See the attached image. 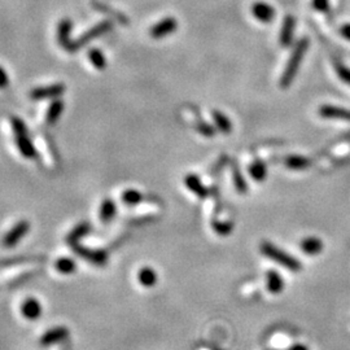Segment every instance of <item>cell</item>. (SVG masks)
Instances as JSON below:
<instances>
[{"label":"cell","mask_w":350,"mask_h":350,"mask_svg":"<svg viewBox=\"0 0 350 350\" xmlns=\"http://www.w3.org/2000/svg\"><path fill=\"white\" fill-rule=\"evenodd\" d=\"M309 44L310 41L306 36H305V38H301L295 44L292 55H290L289 60H288L287 63V66H285L284 71H283L282 78H280V87L282 88H288L290 86V83L295 81L298 69H300V64L304 60L305 53H306L307 48H309Z\"/></svg>","instance_id":"cell-1"},{"label":"cell","mask_w":350,"mask_h":350,"mask_svg":"<svg viewBox=\"0 0 350 350\" xmlns=\"http://www.w3.org/2000/svg\"><path fill=\"white\" fill-rule=\"evenodd\" d=\"M260 250L265 257L270 258L271 261L277 262L278 265L283 266V267L288 268V270L293 271V273L300 271L302 268L301 262H300L297 258L288 255V253L284 252L283 249L278 248L277 245H274V244L268 243V241H263V243L261 244Z\"/></svg>","instance_id":"cell-2"},{"label":"cell","mask_w":350,"mask_h":350,"mask_svg":"<svg viewBox=\"0 0 350 350\" xmlns=\"http://www.w3.org/2000/svg\"><path fill=\"white\" fill-rule=\"evenodd\" d=\"M178 29V21L174 17H166L157 22L153 28L151 29V36L154 39H162L169 36Z\"/></svg>","instance_id":"cell-3"},{"label":"cell","mask_w":350,"mask_h":350,"mask_svg":"<svg viewBox=\"0 0 350 350\" xmlns=\"http://www.w3.org/2000/svg\"><path fill=\"white\" fill-rule=\"evenodd\" d=\"M29 230H30V224H29V222L26 221L18 222V223H17L16 226H14V227L6 235V238H4L3 240L4 245H6L7 248H13L14 245L18 244V241L21 240L24 236H26Z\"/></svg>","instance_id":"cell-4"},{"label":"cell","mask_w":350,"mask_h":350,"mask_svg":"<svg viewBox=\"0 0 350 350\" xmlns=\"http://www.w3.org/2000/svg\"><path fill=\"white\" fill-rule=\"evenodd\" d=\"M73 249L75 250L78 256H81L85 260L90 261L91 263L98 266H104L108 261V255L107 252L104 250H88V249H85L83 246L78 245V244H73Z\"/></svg>","instance_id":"cell-5"},{"label":"cell","mask_w":350,"mask_h":350,"mask_svg":"<svg viewBox=\"0 0 350 350\" xmlns=\"http://www.w3.org/2000/svg\"><path fill=\"white\" fill-rule=\"evenodd\" d=\"M319 115L326 120H339L350 122V109L335 107V105H322L318 110Z\"/></svg>","instance_id":"cell-6"},{"label":"cell","mask_w":350,"mask_h":350,"mask_svg":"<svg viewBox=\"0 0 350 350\" xmlns=\"http://www.w3.org/2000/svg\"><path fill=\"white\" fill-rule=\"evenodd\" d=\"M112 28H113L112 22H109V21L102 22L100 25H98V26L91 29L88 33H86L82 38H80V41L73 43V51H75V49H78L80 47H82L83 44H86L87 42L92 41V39H95V38H99V36H102L103 34L108 33L109 30H112Z\"/></svg>","instance_id":"cell-7"},{"label":"cell","mask_w":350,"mask_h":350,"mask_svg":"<svg viewBox=\"0 0 350 350\" xmlns=\"http://www.w3.org/2000/svg\"><path fill=\"white\" fill-rule=\"evenodd\" d=\"M65 92L64 85H51L47 87L34 88L30 92V98L34 100H43V99H55Z\"/></svg>","instance_id":"cell-8"},{"label":"cell","mask_w":350,"mask_h":350,"mask_svg":"<svg viewBox=\"0 0 350 350\" xmlns=\"http://www.w3.org/2000/svg\"><path fill=\"white\" fill-rule=\"evenodd\" d=\"M252 14L261 22H271L274 18H275V14H277V11L274 7H271L270 4L265 3V2H256L255 4L252 6Z\"/></svg>","instance_id":"cell-9"},{"label":"cell","mask_w":350,"mask_h":350,"mask_svg":"<svg viewBox=\"0 0 350 350\" xmlns=\"http://www.w3.org/2000/svg\"><path fill=\"white\" fill-rule=\"evenodd\" d=\"M69 329L66 327H55L47 331L43 336L41 337V345L42 346H51L53 344L64 341L68 339Z\"/></svg>","instance_id":"cell-10"},{"label":"cell","mask_w":350,"mask_h":350,"mask_svg":"<svg viewBox=\"0 0 350 350\" xmlns=\"http://www.w3.org/2000/svg\"><path fill=\"white\" fill-rule=\"evenodd\" d=\"M296 29V18L290 14L285 16L284 21H283L282 29H280L279 42L283 47H289L292 44L293 35H295Z\"/></svg>","instance_id":"cell-11"},{"label":"cell","mask_w":350,"mask_h":350,"mask_svg":"<svg viewBox=\"0 0 350 350\" xmlns=\"http://www.w3.org/2000/svg\"><path fill=\"white\" fill-rule=\"evenodd\" d=\"M300 248H301L302 252L307 256H318L322 253L323 248H324V244L320 239L315 238V236H309V238H305L304 240L300 244Z\"/></svg>","instance_id":"cell-12"},{"label":"cell","mask_w":350,"mask_h":350,"mask_svg":"<svg viewBox=\"0 0 350 350\" xmlns=\"http://www.w3.org/2000/svg\"><path fill=\"white\" fill-rule=\"evenodd\" d=\"M21 313L26 319L35 320L41 317L42 306L38 300H35V298H28L21 305Z\"/></svg>","instance_id":"cell-13"},{"label":"cell","mask_w":350,"mask_h":350,"mask_svg":"<svg viewBox=\"0 0 350 350\" xmlns=\"http://www.w3.org/2000/svg\"><path fill=\"white\" fill-rule=\"evenodd\" d=\"M16 142H17V147H18L22 156H25L26 159H34V157H35V154H36L35 148H34L31 140L29 139L28 132L16 135Z\"/></svg>","instance_id":"cell-14"},{"label":"cell","mask_w":350,"mask_h":350,"mask_svg":"<svg viewBox=\"0 0 350 350\" xmlns=\"http://www.w3.org/2000/svg\"><path fill=\"white\" fill-rule=\"evenodd\" d=\"M266 283H267V289L273 295H278L284 289V280L280 277L279 273L275 270H268L266 274Z\"/></svg>","instance_id":"cell-15"},{"label":"cell","mask_w":350,"mask_h":350,"mask_svg":"<svg viewBox=\"0 0 350 350\" xmlns=\"http://www.w3.org/2000/svg\"><path fill=\"white\" fill-rule=\"evenodd\" d=\"M70 30H71V21L70 20H63L59 25V42L61 46L68 51H71L73 48V42L70 41Z\"/></svg>","instance_id":"cell-16"},{"label":"cell","mask_w":350,"mask_h":350,"mask_svg":"<svg viewBox=\"0 0 350 350\" xmlns=\"http://www.w3.org/2000/svg\"><path fill=\"white\" fill-rule=\"evenodd\" d=\"M184 184H186L187 188H188L191 192H193L196 196L205 197L206 195H208V189H206V187L201 183V181H200L197 175H195V174L186 175V178H184Z\"/></svg>","instance_id":"cell-17"},{"label":"cell","mask_w":350,"mask_h":350,"mask_svg":"<svg viewBox=\"0 0 350 350\" xmlns=\"http://www.w3.org/2000/svg\"><path fill=\"white\" fill-rule=\"evenodd\" d=\"M138 278H139V282L143 287L151 288L154 287L157 283V274L156 271L151 267H143L142 270L139 271Z\"/></svg>","instance_id":"cell-18"},{"label":"cell","mask_w":350,"mask_h":350,"mask_svg":"<svg viewBox=\"0 0 350 350\" xmlns=\"http://www.w3.org/2000/svg\"><path fill=\"white\" fill-rule=\"evenodd\" d=\"M213 120L216 123V127L223 134H228V132L232 131V123L228 120V117H226V114H223L219 110H213Z\"/></svg>","instance_id":"cell-19"},{"label":"cell","mask_w":350,"mask_h":350,"mask_svg":"<svg viewBox=\"0 0 350 350\" xmlns=\"http://www.w3.org/2000/svg\"><path fill=\"white\" fill-rule=\"evenodd\" d=\"M284 164L290 170H304L310 165V160L307 157L298 156V154H290L285 159Z\"/></svg>","instance_id":"cell-20"},{"label":"cell","mask_w":350,"mask_h":350,"mask_svg":"<svg viewBox=\"0 0 350 350\" xmlns=\"http://www.w3.org/2000/svg\"><path fill=\"white\" fill-rule=\"evenodd\" d=\"M249 174L256 182H263L267 175V166L263 161L257 160L249 167Z\"/></svg>","instance_id":"cell-21"},{"label":"cell","mask_w":350,"mask_h":350,"mask_svg":"<svg viewBox=\"0 0 350 350\" xmlns=\"http://www.w3.org/2000/svg\"><path fill=\"white\" fill-rule=\"evenodd\" d=\"M64 110V104L60 100H55V102L51 104V107L48 108V112H47V123L48 125H53V123L57 122V120L60 118L61 113Z\"/></svg>","instance_id":"cell-22"},{"label":"cell","mask_w":350,"mask_h":350,"mask_svg":"<svg viewBox=\"0 0 350 350\" xmlns=\"http://www.w3.org/2000/svg\"><path fill=\"white\" fill-rule=\"evenodd\" d=\"M114 216H115V204L113 203L112 200H109V199L105 200L104 203H103L102 208H100V219H102V222L107 223V222H109Z\"/></svg>","instance_id":"cell-23"},{"label":"cell","mask_w":350,"mask_h":350,"mask_svg":"<svg viewBox=\"0 0 350 350\" xmlns=\"http://www.w3.org/2000/svg\"><path fill=\"white\" fill-rule=\"evenodd\" d=\"M88 57H90L92 65L96 69H99V70H103L107 66V60H105L104 55H103L100 49H91L90 52H88Z\"/></svg>","instance_id":"cell-24"},{"label":"cell","mask_w":350,"mask_h":350,"mask_svg":"<svg viewBox=\"0 0 350 350\" xmlns=\"http://www.w3.org/2000/svg\"><path fill=\"white\" fill-rule=\"evenodd\" d=\"M90 231V224L88 223H81L80 226H78L77 228H74L73 231H71L70 235L68 236V243L70 244V245H73V244H77V241L80 240L82 236H85L86 234Z\"/></svg>","instance_id":"cell-25"},{"label":"cell","mask_w":350,"mask_h":350,"mask_svg":"<svg viewBox=\"0 0 350 350\" xmlns=\"http://www.w3.org/2000/svg\"><path fill=\"white\" fill-rule=\"evenodd\" d=\"M56 268H57V271H60L61 274H73L74 271H75V268H77V265H75V262H74L71 258H60V260L56 262Z\"/></svg>","instance_id":"cell-26"},{"label":"cell","mask_w":350,"mask_h":350,"mask_svg":"<svg viewBox=\"0 0 350 350\" xmlns=\"http://www.w3.org/2000/svg\"><path fill=\"white\" fill-rule=\"evenodd\" d=\"M143 200V195L135 189H127L122 193V201L126 205H137Z\"/></svg>","instance_id":"cell-27"},{"label":"cell","mask_w":350,"mask_h":350,"mask_svg":"<svg viewBox=\"0 0 350 350\" xmlns=\"http://www.w3.org/2000/svg\"><path fill=\"white\" fill-rule=\"evenodd\" d=\"M234 184L236 187V191L239 193H246L248 191V184H246V181L244 179L243 174L240 172V170L238 167L234 169Z\"/></svg>","instance_id":"cell-28"},{"label":"cell","mask_w":350,"mask_h":350,"mask_svg":"<svg viewBox=\"0 0 350 350\" xmlns=\"http://www.w3.org/2000/svg\"><path fill=\"white\" fill-rule=\"evenodd\" d=\"M336 73L342 82L346 83L347 86H350V69L347 68V66L342 65V64H337Z\"/></svg>","instance_id":"cell-29"},{"label":"cell","mask_w":350,"mask_h":350,"mask_svg":"<svg viewBox=\"0 0 350 350\" xmlns=\"http://www.w3.org/2000/svg\"><path fill=\"white\" fill-rule=\"evenodd\" d=\"M312 7L315 11L327 13L329 11V0H312Z\"/></svg>","instance_id":"cell-30"},{"label":"cell","mask_w":350,"mask_h":350,"mask_svg":"<svg viewBox=\"0 0 350 350\" xmlns=\"http://www.w3.org/2000/svg\"><path fill=\"white\" fill-rule=\"evenodd\" d=\"M197 130H199L200 132L203 135H205V137H213L214 134H216V130H214V127H211L210 125H208V123H204L201 122L197 126Z\"/></svg>","instance_id":"cell-31"},{"label":"cell","mask_w":350,"mask_h":350,"mask_svg":"<svg viewBox=\"0 0 350 350\" xmlns=\"http://www.w3.org/2000/svg\"><path fill=\"white\" fill-rule=\"evenodd\" d=\"M12 126H13L14 134L16 135L26 132V126H25V123L22 122L21 120H18V118H13V120H12Z\"/></svg>","instance_id":"cell-32"},{"label":"cell","mask_w":350,"mask_h":350,"mask_svg":"<svg viewBox=\"0 0 350 350\" xmlns=\"http://www.w3.org/2000/svg\"><path fill=\"white\" fill-rule=\"evenodd\" d=\"M8 85H9V78H8V75H7V71L0 66V90L7 88L8 87Z\"/></svg>","instance_id":"cell-33"},{"label":"cell","mask_w":350,"mask_h":350,"mask_svg":"<svg viewBox=\"0 0 350 350\" xmlns=\"http://www.w3.org/2000/svg\"><path fill=\"white\" fill-rule=\"evenodd\" d=\"M339 33H340V35L342 36V38H345L346 41L350 42V24L342 25L341 28H340Z\"/></svg>","instance_id":"cell-34"},{"label":"cell","mask_w":350,"mask_h":350,"mask_svg":"<svg viewBox=\"0 0 350 350\" xmlns=\"http://www.w3.org/2000/svg\"><path fill=\"white\" fill-rule=\"evenodd\" d=\"M287 350H309V347L304 344H293Z\"/></svg>","instance_id":"cell-35"}]
</instances>
